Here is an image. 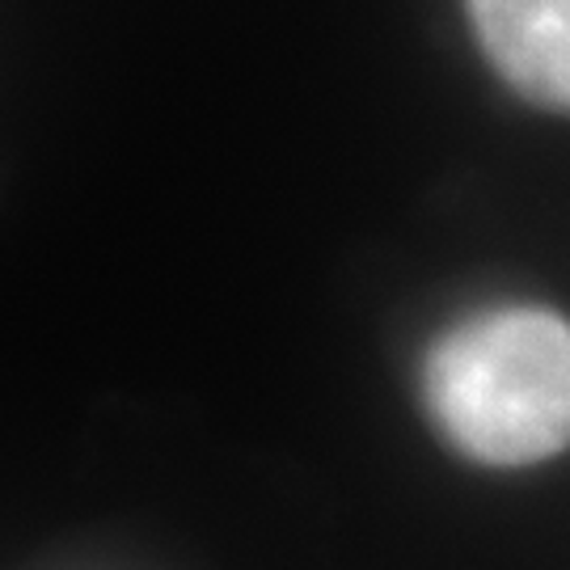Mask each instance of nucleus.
Returning a JSON list of instances; mask_svg holds the SVG:
<instances>
[{"instance_id":"nucleus-2","label":"nucleus","mask_w":570,"mask_h":570,"mask_svg":"<svg viewBox=\"0 0 570 570\" xmlns=\"http://www.w3.org/2000/svg\"><path fill=\"white\" fill-rule=\"evenodd\" d=\"M499 77L529 102L570 110V0H465Z\"/></svg>"},{"instance_id":"nucleus-1","label":"nucleus","mask_w":570,"mask_h":570,"mask_svg":"<svg viewBox=\"0 0 570 570\" xmlns=\"http://www.w3.org/2000/svg\"><path fill=\"white\" fill-rule=\"evenodd\" d=\"M423 393L469 461H550L570 449V322L537 305L469 313L431 343Z\"/></svg>"}]
</instances>
